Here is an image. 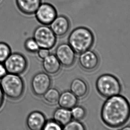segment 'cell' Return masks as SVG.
<instances>
[{
    "label": "cell",
    "instance_id": "cell-17",
    "mask_svg": "<svg viewBox=\"0 0 130 130\" xmlns=\"http://www.w3.org/2000/svg\"><path fill=\"white\" fill-rule=\"evenodd\" d=\"M53 120L63 126L71 122L72 119L71 110L60 107L53 113Z\"/></svg>",
    "mask_w": 130,
    "mask_h": 130
},
{
    "label": "cell",
    "instance_id": "cell-1",
    "mask_svg": "<svg viewBox=\"0 0 130 130\" xmlns=\"http://www.w3.org/2000/svg\"><path fill=\"white\" fill-rule=\"evenodd\" d=\"M101 118L110 128H119L125 124L130 118V103L120 94L107 98L102 107Z\"/></svg>",
    "mask_w": 130,
    "mask_h": 130
},
{
    "label": "cell",
    "instance_id": "cell-26",
    "mask_svg": "<svg viewBox=\"0 0 130 130\" xmlns=\"http://www.w3.org/2000/svg\"><path fill=\"white\" fill-rule=\"evenodd\" d=\"M4 95L5 94L2 91V89L0 85V109L2 108L4 103Z\"/></svg>",
    "mask_w": 130,
    "mask_h": 130
},
{
    "label": "cell",
    "instance_id": "cell-5",
    "mask_svg": "<svg viewBox=\"0 0 130 130\" xmlns=\"http://www.w3.org/2000/svg\"><path fill=\"white\" fill-rule=\"evenodd\" d=\"M40 48L51 50L56 44V36L50 27L46 25L39 26L34 32V38Z\"/></svg>",
    "mask_w": 130,
    "mask_h": 130
},
{
    "label": "cell",
    "instance_id": "cell-13",
    "mask_svg": "<svg viewBox=\"0 0 130 130\" xmlns=\"http://www.w3.org/2000/svg\"><path fill=\"white\" fill-rule=\"evenodd\" d=\"M61 64L54 54H50L43 59L42 67L46 73L49 75H55L59 72Z\"/></svg>",
    "mask_w": 130,
    "mask_h": 130
},
{
    "label": "cell",
    "instance_id": "cell-9",
    "mask_svg": "<svg viewBox=\"0 0 130 130\" xmlns=\"http://www.w3.org/2000/svg\"><path fill=\"white\" fill-rule=\"evenodd\" d=\"M61 64L66 67L72 66L75 59V52L69 44L61 43L58 45L55 55Z\"/></svg>",
    "mask_w": 130,
    "mask_h": 130
},
{
    "label": "cell",
    "instance_id": "cell-2",
    "mask_svg": "<svg viewBox=\"0 0 130 130\" xmlns=\"http://www.w3.org/2000/svg\"><path fill=\"white\" fill-rule=\"evenodd\" d=\"M94 41V35L92 32L85 27H78L74 29L68 37L69 45L78 54L89 50Z\"/></svg>",
    "mask_w": 130,
    "mask_h": 130
},
{
    "label": "cell",
    "instance_id": "cell-22",
    "mask_svg": "<svg viewBox=\"0 0 130 130\" xmlns=\"http://www.w3.org/2000/svg\"><path fill=\"white\" fill-rule=\"evenodd\" d=\"M24 46L26 51L31 53H36L40 49L38 44L34 38H28L25 41Z\"/></svg>",
    "mask_w": 130,
    "mask_h": 130
},
{
    "label": "cell",
    "instance_id": "cell-3",
    "mask_svg": "<svg viewBox=\"0 0 130 130\" xmlns=\"http://www.w3.org/2000/svg\"><path fill=\"white\" fill-rule=\"evenodd\" d=\"M0 85L4 94L11 100L19 99L24 92L23 80L19 75L7 73L1 79Z\"/></svg>",
    "mask_w": 130,
    "mask_h": 130
},
{
    "label": "cell",
    "instance_id": "cell-24",
    "mask_svg": "<svg viewBox=\"0 0 130 130\" xmlns=\"http://www.w3.org/2000/svg\"><path fill=\"white\" fill-rule=\"evenodd\" d=\"M37 52L38 57L42 60L46 58L47 56L51 54L50 50L44 48H40Z\"/></svg>",
    "mask_w": 130,
    "mask_h": 130
},
{
    "label": "cell",
    "instance_id": "cell-11",
    "mask_svg": "<svg viewBox=\"0 0 130 130\" xmlns=\"http://www.w3.org/2000/svg\"><path fill=\"white\" fill-rule=\"evenodd\" d=\"M44 114L39 111H34L29 114L26 121L28 130H42L46 122Z\"/></svg>",
    "mask_w": 130,
    "mask_h": 130
},
{
    "label": "cell",
    "instance_id": "cell-14",
    "mask_svg": "<svg viewBox=\"0 0 130 130\" xmlns=\"http://www.w3.org/2000/svg\"><path fill=\"white\" fill-rule=\"evenodd\" d=\"M70 90L78 98H83L88 93V85L83 79L76 78L71 83Z\"/></svg>",
    "mask_w": 130,
    "mask_h": 130
},
{
    "label": "cell",
    "instance_id": "cell-4",
    "mask_svg": "<svg viewBox=\"0 0 130 130\" xmlns=\"http://www.w3.org/2000/svg\"><path fill=\"white\" fill-rule=\"evenodd\" d=\"M96 87L98 93L106 98L119 94L122 90L119 80L110 74H102L98 78Z\"/></svg>",
    "mask_w": 130,
    "mask_h": 130
},
{
    "label": "cell",
    "instance_id": "cell-23",
    "mask_svg": "<svg viewBox=\"0 0 130 130\" xmlns=\"http://www.w3.org/2000/svg\"><path fill=\"white\" fill-rule=\"evenodd\" d=\"M63 127L59 123L51 119L46 121L42 130H62Z\"/></svg>",
    "mask_w": 130,
    "mask_h": 130
},
{
    "label": "cell",
    "instance_id": "cell-18",
    "mask_svg": "<svg viewBox=\"0 0 130 130\" xmlns=\"http://www.w3.org/2000/svg\"><path fill=\"white\" fill-rule=\"evenodd\" d=\"M59 91L54 88H50L43 96L44 100L49 105H54L57 104L59 98Z\"/></svg>",
    "mask_w": 130,
    "mask_h": 130
},
{
    "label": "cell",
    "instance_id": "cell-25",
    "mask_svg": "<svg viewBox=\"0 0 130 130\" xmlns=\"http://www.w3.org/2000/svg\"><path fill=\"white\" fill-rule=\"evenodd\" d=\"M7 71L3 63H0V79L7 74Z\"/></svg>",
    "mask_w": 130,
    "mask_h": 130
},
{
    "label": "cell",
    "instance_id": "cell-10",
    "mask_svg": "<svg viewBox=\"0 0 130 130\" xmlns=\"http://www.w3.org/2000/svg\"><path fill=\"white\" fill-rule=\"evenodd\" d=\"M99 58L95 53L88 50L82 53L79 58V63L85 71H92L97 68L99 64Z\"/></svg>",
    "mask_w": 130,
    "mask_h": 130
},
{
    "label": "cell",
    "instance_id": "cell-19",
    "mask_svg": "<svg viewBox=\"0 0 130 130\" xmlns=\"http://www.w3.org/2000/svg\"><path fill=\"white\" fill-rule=\"evenodd\" d=\"M71 110L72 119L78 121L83 119L87 114L85 108L81 106L76 105L71 109Z\"/></svg>",
    "mask_w": 130,
    "mask_h": 130
},
{
    "label": "cell",
    "instance_id": "cell-27",
    "mask_svg": "<svg viewBox=\"0 0 130 130\" xmlns=\"http://www.w3.org/2000/svg\"><path fill=\"white\" fill-rule=\"evenodd\" d=\"M119 130H130V125H127L123 127Z\"/></svg>",
    "mask_w": 130,
    "mask_h": 130
},
{
    "label": "cell",
    "instance_id": "cell-12",
    "mask_svg": "<svg viewBox=\"0 0 130 130\" xmlns=\"http://www.w3.org/2000/svg\"><path fill=\"white\" fill-rule=\"evenodd\" d=\"M50 26L56 36L62 37L66 35L69 30L70 23L66 17L61 15L57 16L50 24Z\"/></svg>",
    "mask_w": 130,
    "mask_h": 130
},
{
    "label": "cell",
    "instance_id": "cell-20",
    "mask_svg": "<svg viewBox=\"0 0 130 130\" xmlns=\"http://www.w3.org/2000/svg\"><path fill=\"white\" fill-rule=\"evenodd\" d=\"M11 54L9 45L4 42H0V63H4Z\"/></svg>",
    "mask_w": 130,
    "mask_h": 130
},
{
    "label": "cell",
    "instance_id": "cell-7",
    "mask_svg": "<svg viewBox=\"0 0 130 130\" xmlns=\"http://www.w3.org/2000/svg\"><path fill=\"white\" fill-rule=\"evenodd\" d=\"M51 79L45 72L38 73L33 76L31 82V87L33 93L38 97H41L51 88Z\"/></svg>",
    "mask_w": 130,
    "mask_h": 130
},
{
    "label": "cell",
    "instance_id": "cell-8",
    "mask_svg": "<svg viewBox=\"0 0 130 130\" xmlns=\"http://www.w3.org/2000/svg\"><path fill=\"white\" fill-rule=\"evenodd\" d=\"M37 20L43 25H50L57 16V10L54 6L48 3L40 5L35 13Z\"/></svg>",
    "mask_w": 130,
    "mask_h": 130
},
{
    "label": "cell",
    "instance_id": "cell-16",
    "mask_svg": "<svg viewBox=\"0 0 130 130\" xmlns=\"http://www.w3.org/2000/svg\"><path fill=\"white\" fill-rule=\"evenodd\" d=\"M78 102V98L71 91L67 90L60 94L58 103L60 107L71 110Z\"/></svg>",
    "mask_w": 130,
    "mask_h": 130
},
{
    "label": "cell",
    "instance_id": "cell-15",
    "mask_svg": "<svg viewBox=\"0 0 130 130\" xmlns=\"http://www.w3.org/2000/svg\"><path fill=\"white\" fill-rule=\"evenodd\" d=\"M20 11L25 14H35L42 4V0H16Z\"/></svg>",
    "mask_w": 130,
    "mask_h": 130
},
{
    "label": "cell",
    "instance_id": "cell-6",
    "mask_svg": "<svg viewBox=\"0 0 130 130\" xmlns=\"http://www.w3.org/2000/svg\"><path fill=\"white\" fill-rule=\"evenodd\" d=\"M8 73L20 75L27 69V60L23 54L19 53H11L4 61Z\"/></svg>",
    "mask_w": 130,
    "mask_h": 130
},
{
    "label": "cell",
    "instance_id": "cell-21",
    "mask_svg": "<svg viewBox=\"0 0 130 130\" xmlns=\"http://www.w3.org/2000/svg\"><path fill=\"white\" fill-rule=\"evenodd\" d=\"M62 130H87L84 125L80 121L73 120L63 126Z\"/></svg>",
    "mask_w": 130,
    "mask_h": 130
}]
</instances>
